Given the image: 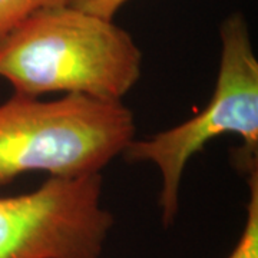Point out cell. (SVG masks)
I'll return each instance as SVG.
<instances>
[{"mask_svg":"<svg viewBox=\"0 0 258 258\" xmlns=\"http://www.w3.org/2000/svg\"><path fill=\"white\" fill-rule=\"evenodd\" d=\"M141 71V49L125 29L68 5L39 10L0 37V78L29 96L122 101Z\"/></svg>","mask_w":258,"mask_h":258,"instance_id":"1","label":"cell"},{"mask_svg":"<svg viewBox=\"0 0 258 258\" xmlns=\"http://www.w3.org/2000/svg\"><path fill=\"white\" fill-rule=\"evenodd\" d=\"M134 139V115L122 101L85 95L42 101L15 92L0 105V186L32 171L101 174Z\"/></svg>","mask_w":258,"mask_h":258,"instance_id":"2","label":"cell"},{"mask_svg":"<svg viewBox=\"0 0 258 258\" xmlns=\"http://www.w3.org/2000/svg\"><path fill=\"white\" fill-rule=\"evenodd\" d=\"M220 37V69L208 105L174 128L134 139L122 154L129 162H152L158 168L162 178L158 205L164 227L175 221L186 164L211 139L238 135L244 145L232 155L235 166L247 172L258 164V59L244 15L225 19Z\"/></svg>","mask_w":258,"mask_h":258,"instance_id":"3","label":"cell"},{"mask_svg":"<svg viewBox=\"0 0 258 258\" xmlns=\"http://www.w3.org/2000/svg\"><path fill=\"white\" fill-rule=\"evenodd\" d=\"M101 198V174L0 198V258H102L115 217Z\"/></svg>","mask_w":258,"mask_h":258,"instance_id":"4","label":"cell"},{"mask_svg":"<svg viewBox=\"0 0 258 258\" xmlns=\"http://www.w3.org/2000/svg\"><path fill=\"white\" fill-rule=\"evenodd\" d=\"M245 174L249 189L247 220L240 240L228 258H258V164L251 166Z\"/></svg>","mask_w":258,"mask_h":258,"instance_id":"5","label":"cell"},{"mask_svg":"<svg viewBox=\"0 0 258 258\" xmlns=\"http://www.w3.org/2000/svg\"><path fill=\"white\" fill-rule=\"evenodd\" d=\"M69 0H0V37L39 10L66 6Z\"/></svg>","mask_w":258,"mask_h":258,"instance_id":"6","label":"cell"},{"mask_svg":"<svg viewBox=\"0 0 258 258\" xmlns=\"http://www.w3.org/2000/svg\"><path fill=\"white\" fill-rule=\"evenodd\" d=\"M128 0H69L68 6H72L75 9L83 10L108 20H113L118 10Z\"/></svg>","mask_w":258,"mask_h":258,"instance_id":"7","label":"cell"}]
</instances>
